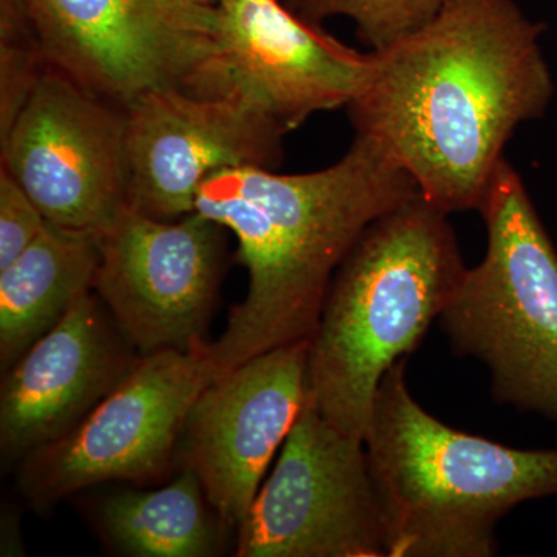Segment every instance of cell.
Listing matches in <instances>:
<instances>
[{
  "mask_svg": "<svg viewBox=\"0 0 557 557\" xmlns=\"http://www.w3.org/2000/svg\"><path fill=\"white\" fill-rule=\"evenodd\" d=\"M544 32L515 0H445L423 27L372 51L347 108L355 135L383 149L429 203L478 209L509 139L555 97Z\"/></svg>",
  "mask_w": 557,
  "mask_h": 557,
  "instance_id": "cell-1",
  "label": "cell"
},
{
  "mask_svg": "<svg viewBox=\"0 0 557 557\" xmlns=\"http://www.w3.org/2000/svg\"><path fill=\"white\" fill-rule=\"evenodd\" d=\"M413 180L375 143L355 135L343 159L302 174L220 171L196 211L237 240L248 289L207 354L218 376L287 344L310 341L330 284L366 230L416 196Z\"/></svg>",
  "mask_w": 557,
  "mask_h": 557,
  "instance_id": "cell-2",
  "label": "cell"
},
{
  "mask_svg": "<svg viewBox=\"0 0 557 557\" xmlns=\"http://www.w3.org/2000/svg\"><path fill=\"white\" fill-rule=\"evenodd\" d=\"M448 215L416 194L362 233L332 278L307 401L348 437L364 442L381 380L420 346L467 271Z\"/></svg>",
  "mask_w": 557,
  "mask_h": 557,
  "instance_id": "cell-3",
  "label": "cell"
},
{
  "mask_svg": "<svg viewBox=\"0 0 557 557\" xmlns=\"http://www.w3.org/2000/svg\"><path fill=\"white\" fill-rule=\"evenodd\" d=\"M387 557H491L498 520L557 496V449H516L421 408L406 358L381 380L364 437Z\"/></svg>",
  "mask_w": 557,
  "mask_h": 557,
  "instance_id": "cell-4",
  "label": "cell"
},
{
  "mask_svg": "<svg viewBox=\"0 0 557 557\" xmlns=\"http://www.w3.org/2000/svg\"><path fill=\"white\" fill-rule=\"evenodd\" d=\"M478 211L485 258L465 271L440 324L456 354L490 369L496 401L557 420V249L507 159Z\"/></svg>",
  "mask_w": 557,
  "mask_h": 557,
  "instance_id": "cell-5",
  "label": "cell"
},
{
  "mask_svg": "<svg viewBox=\"0 0 557 557\" xmlns=\"http://www.w3.org/2000/svg\"><path fill=\"white\" fill-rule=\"evenodd\" d=\"M207 343L139 357L78 426L24 458L17 487L28 504L47 508L100 483H145L164 474L194 403L218 376Z\"/></svg>",
  "mask_w": 557,
  "mask_h": 557,
  "instance_id": "cell-6",
  "label": "cell"
},
{
  "mask_svg": "<svg viewBox=\"0 0 557 557\" xmlns=\"http://www.w3.org/2000/svg\"><path fill=\"white\" fill-rule=\"evenodd\" d=\"M25 2L49 65L120 109L189 90L219 33L218 0Z\"/></svg>",
  "mask_w": 557,
  "mask_h": 557,
  "instance_id": "cell-7",
  "label": "cell"
},
{
  "mask_svg": "<svg viewBox=\"0 0 557 557\" xmlns=\"http://www.w3.org/2000/svg\"><path fill=\"white\" fill-rule=\"evenodd\" d=\"M278 453L237 531V557H387L362 440L306 398Z\"/></svg>",
  "mask_w": 557,
  "mask_h": 557,
  "instance_id": "cell-8",
  "label": "cell"
},
{
  "mask_svg": "<svg viewBox=\"0 0 557 557\" xmlns=\"http://www.w3.org/2000/svg\"><path fill=\"white\" fill-rule=\"evenodd\" d=\"M225 231L197 211L160 220L127 203L97 234L100 267L94 292L139 357L207 343Z\"/></svg>",
  "mask_w": 557,
  "mask_h": 557,
  "instance_id": "cell-9",
  "label": "cell"
},
{
  "mask_svg": "<svg viewBox=\"0 0 557 557\" xmlns=\"http://www.w3.org/2000/svg\"><path fill=\"white\" fill-rule=\"evenodd\" d=\"M2 166L46 219L101 233L127 205L124 110L51 67L9 132Z\"/></svg>",
  "mask_w": 557,
  "mask_h": 557,
  "instance_id": "cell-10",
  "label": "cell"
},
{
  "mask_svg": "<svg viewBox=\"0 0 557 557\" xmlns=\"http://www.w3.org/2000/svg\"><path fill=\"white\" fill-rule=\"evenodd\" d=\"M218 38L188 91L247 102L285 134L348 108L368 83L361 53L318 30L284 0H220Z\"/></svg>",
  "mask_w": 557,
  "mask_h": 557,
  "instance_id": "cell-11",
  "label": "cell"
},
{
  "mask_svg": "<svg viewBox=\"0 0 557 557\" xmlns=\"http://www.w3.org/2000/svg\"><path fill=\"white\" fill-rule=\"evenodd\" d=\"M123 110L127 203L160 220L196 212L201 186L220 171L274 170L287 135L247 102L185 89L148 91Z\"/></svg>",
  "mask_w": 557,
  "mask_h": 557,
  "instance_id": "cell-12",
  "label": "cell"
},
{
  "mask_svg": "<svg viewBox=\"0 0 557 557\" xmlns=\"http://www.w3.org/2000/svg\"><path fill=\"white\" fill-rule=\"evenodd\" d=\"M309 343L274 348L215 376L190 409L183 460L226 531H239L306 405Z\"/></svg>",
  "mask_w": 557,
  "mask_h": 557,
  "instance_id": "cell-13",
  "label": "cell"
},
{
  "mask_svg": "<svg viewBox=\"0 0 557 557\" xmlns=\"http://www.w3.org/2000/svg\"><path fill=\"white\" fill-rule=\"evenodd\" d=\"M138 359L97 293L79 299L3 375V461L21 463L65 437L129 375Z\"/></svg>",
  "mask_w": 557,
  "mask_h": 557,
  "instance_id": "cell-14",
  "label": "cell"
},
{
  "mask_svg": "<svg viewBox=\"0 0 557 557\" xmlns=\"http://www.w3.org/2000/svg\"><path fill=\"white\" fill-rule=\"evenodd\" d=\"M97 233L47 222L30 247L0 270V366L7 372L95 288Z\"/></svg>",
  "mask_w": 557,
  "mask_h": 557,
  "instance_id": "cell-15",
  "label": "cell"
},
{
  "mask_svg": "<svg viewBox=\"0 0 557 557\" xmlns=\"http://www.w3.org/2000/svg\"><path fill=\"white\" fill-rule=\"evenodd\" d=\"M211 509L199 475L183 467L160 490L110 494L98 508V527L121 555L209 557L228 534Z\"/></svg>",
  "mask_w": 557,
  "mask_h": 557,
  "instance_id": "cell-16",
  "label": "cell"
},
{
  "mask_svg": "<svg viewBox=\"0 0 557 557\" xmlns=\"http://www.w3.org/2000/svg\"><path fill=\"white\" fill-rule=\"evenodd\" d=\"M49 67L25 0H0V137Z\"/></svg>",
  "mask_w": 557,
  "mask_h": 557,
  "instance_id": "cell-17",
  "label": "cell"
},
{
  "mask_svg": "<svg viewBox=\"0 0 557 557\" xmlns=\"http://www.w3.org/2000/svg\"><path fill=\"white\" fill-rule=\"evenodd\" d=\"M445 0H302L296 13L313 22L344 16L372 51L383 50L428 24Z\"/></svg>",
  "mask_w": 557,
  "mask_h": 557,
  "instance_id": "cell-18",
  "label": "cell"
},
{
  "mask_svg": "<svg viewBox=\"0 0 557 557\" xmlns=\"http://www.w3.org/2000/svg\"><path fill=\"white\" fill-rule=\"evenodd\" d=\"M47 222L38 205L0 168V270L38 239Z\"/></svg>",
  "mask_w": 557,
  "mask_h": 557,
  "instance_id": "cell-19",
  "label": "cell"
},
{
  "mask_svg": "<svg viewBox=\"0 0 557 557\" xmlns=\"http://www.w3.org/2000/svg\"><path fill=\"white\" fill-rule=\"evenodd\" d=\"M284 2L287 3L289 9L296 11L299 9L300 2H302V0H284Z\"/></svg>",
  "mask_w": 557,
  "mask_h": 557,
  "instance_id": "cell-20",
  "label": "cell"
},
{
  "mask_svg": "<svg viewBox=\"0 0 557 557\" xmlns=\"http://www.w3.org/2000/svg\"><path fill=\"white\" fill-rule=\"evenodd\" d=\"M218 2H220V0H218Z\"/></svg>",
  "mask_w": 557,
  "mask_h": 557,
  "instance_id": "cell-21",
  "label": "cell"
}]
</instances>
